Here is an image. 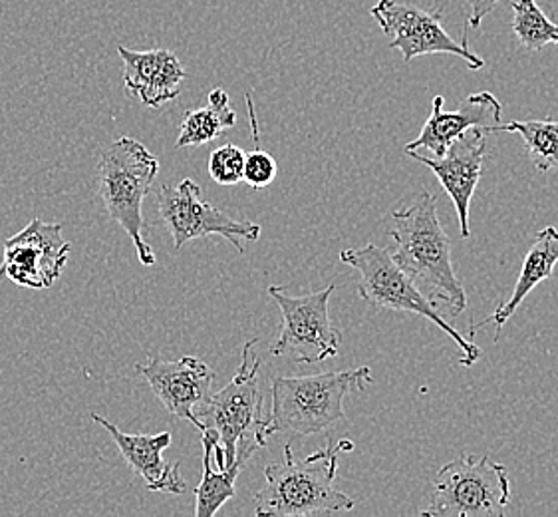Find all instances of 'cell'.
I'll use <instances>...</instances> for the list:
<instances>
[{
  "instance_id": "obj_12",
  "label": "cell",
  "mask_w": 558,
  "mask_h": 517,
  "mask_svg": "<svg viewBox=\"0 0 558 517\" xmlns=\"http://www.w3.org/2000/svg\"><path fill=\"white\" fill-rule=\"evenodd\" d=\"M487 135L489 134L483 128H471L447 147L441 158H427L417 149L408 152L410 158L417 159L420 164H424L436 173L441 188L456 205L463 239L471 236V200L481 180L483 161L487 154Z\"/></svg>"
},
{
  "instance_id": "obj_3",
  "label": "cell",
  "mask_w": 558,
  "mask_h": 517,
  "mask_svg": "<svg viewBox=\"0 0 558 517\" xmlns=\"http://www.w3.org/2000/svg\"><path fill=\"white\" fill-rule=\"evenodd\" d=\"M354 450L350 440L328 444L308 458L296 460L291 444L284 446V461L265 468V485L255 494L258 517L328 516L350 512L356 502L336 490V470L342 452Z\"/></svg>"
},
{
  "instance_id": "obj_16",
  "label": "cell",
  "mask_w": 558,
  "mask_h": 517,
  "mask_svg": "<svg viewBox=\"0 0 558 517\" xmlns=\"http://www.w3.org/2000/svg\"><path fill=\"white\" fill-rule=\"evenodd\" d=\"M92 420L98 422L104 430H108L123 460L128 461L134 473L144 478L147 490L175 495L187 492V484L179 472L181 466L163 460V450L171 446V432L125 434L104 417L92 414Z\"/></svg>"
},
{
  "instance_id": "obj_10",
  "label": "cell",
  "mask_w": 558,
  "mask_h": 517,
  "mask_svg": "<svg viewBox=\"0 0 558 517\" xmlns=\"http://www.w3.org/2000/svg\"><path fill=\"white\" fill-rule=\"evenodd\" d=\"M369 12L380 24L381 33L390 36V48L402 52L403 62L425 55H453L468 60L471 70L485 67V60L471 52L468 36L458 43L446 33L441 11L427 12L398 0H380Z\"/></svg>"
},
{
  "instance_id": "obj_23",
  "label": "cell",
  "mask_w": 558,
  "mask_h": 517,
  "mask_svg": "<svg viewBox=\"0 0 558 517\" xmlns=\"http://www.w3.org/2000/svg\"><path fill=\"white\" fill-rule=\"evenodd\" d=\"M245 161V149L233 146V144H225V146L213 149L207 169H209L213 181H217L219 185H236L243 181Z\"/></svg>"
},
{
  "instance_id": "obj_4",
  "label": "cell",
  "mask_w": 558,
  "mask_h": 517,
  "mask_svg": "<svg viewBox=\"0 0 558 517\" xmlns=\"http://www.w3.org/2000/svg\"><path fill=\"white\" fill-rule=\"evenodd\" d=\"M372 383L374 376L369 366L314 376H275L270 386L272 406L268 412V434H320L347 420L344 398L348 394L362 393Z\"/></svg>"
},
{
  "instance_id": "obj_20",
  "label": "cell",
  "mask_w": 558,
  "mask_h": 517,
  "mask_svg": "<svg viewBox=\"0 0 558 517\" xmlns=\"http://www.w3.org/2000/svg\"><path fill=\"white\" fill-rule=\"evenodd\" d=\"M235 124L236 113L229 104L227 106L209 104L207 108L190 110L181 120L175 147L205 146Z\"/></svg>"
},
{
  "instance_id": "obj_22",
  "label": "cell",
  "mask_w": 558,
  "mask_h": 517,
  "mask_svg": "<svg viewBox=\"0 0 558 517\" xmlns=\"http://www.w3.org/2000/svg\"><path fill=\"white\" fill-rule=\"evenodd\" d=\"M245 100L248 118H251L253 140H255V146L257 147H255L253 154L246 156L243 180H245L251 188L260 190V188H268V185L275 181L279 166H277V159L272 158V156H270L268 152H265V149L260 147V144H258V122L257 113H255V104H253V96L246 94Z\"/></svg>"
},
{
  "instance_id": "obj_19",
  "label": "cell",
  "mask_w": 558,
  "mask_h": 517,
  "mask_svg": "<svg viewBox=\"0 0 558 517\" xmlns=\"http://www.w3.org/2000/svg\"><path fill=\"white\" fill-rule=\"evenodd\" d=\"M513 132L525 142L529 158L541 173H558V120H514L509 124L495 125L492 134Z\"/></svg>"
},
{
  "instance_id": "obj_14",
  "label": "cell",
  "mask_w": 558,
  "mask_h": 517,
  "mask_svg": "<svg viewBox=\"0 0 558 517\" xmlns=\"http://www.w3.org/2000/svg\"><path fill=\"white\" fill-rule=\"evenodd\" d=\"M444 104V96L434 98L432 116L427 118L420 135L405 146V154L424 147L436 158H441L447 147L471 128H483L487 134H492L493 128L501 124V104L492 92L471 94L456 112H446Z\"/></svg>"
},
{
  "instance_id": "obj_1",
  "label": "cell",
  "mask_w": 558,
  "mask_h": 517,
  "mask_svg": "<svg viewBox=\"0 0 558 517\" xmlns=\"http://www.w3.org/2000/svg\"><path fill=\"white\" fill-rule=\"evenodd\" d=\"M258 338L245 342L243 360L235 378L219 393L195 408V428L213 440V460L217 470L245 466L267 446L268 414L258 384L260 359L255 357Z\"/></svg>"
},
{
  "instance_id": "obj_9",
  "label": "cell",
  "mask_w": 558,
  "mask_h": 517,
  "mask_svg": "<svg viewBox=\"0 0 558 517\" xmlns=\"http://www.w3.org/2000/svg\"><path fill=\"white\" fill-rule=\"evenodd\" d=\"M157 205L178 251L193 239L221 236L231 241L239 253H245V241H258L260 237V226L257 224L233 219L205 202L202 188L190 178L175 185H161L157 193Z\"/></svg>"
},
{
  "instance_id": "obj_24",
  "label": "cell",
  "mask_w": 558,
  "mask_h": 517,
  "mask_svg": "<svg viewBox=\"0 0 558 517\" xmlns=\"http://www.w3.org/2000/svg\"><path fill=\"white\" fill-rule=\"evenodd\" d=\"M470 2V26L471 28H480L481 21L492 14L497 7L501 4H511L513 0H468Z\"/></svg>"
},
{
  "instance_id": "obj_2",
  "label": "cell",
  "mask_w": 558,
  "mask_h": 517,
  "mask_svg": "<svg viewBox=\"0 0 558 517\" xmlns=\"http://www.w3.org/2000/svg\"><path fill=\"white\" fill-rule=\"evenodd\" d=\"M391 217L393 261L439 313L447 309L451 318L461 315L468 309V294L453 269L451 243L437 215L436 193H420L410 207L393 212Z\"/></svg>"
},
{
  "instance_id": "obj_15",
  "label": "cell",
  "mask_w": 558,
  "mask_h": 517,
  "mask_svg": "<svg viewBox=\"0 0 558 517\" xmlns=\"http://www.w3.org/2000/svg\"><path fill=\"white\" fill-rule=\"evenodd\" d=\"M123 62V86L147 108H161L181 94V84L187 79L185 68L169 50H130L118 48Z\"/></svg>"
},
{
  "instance_id": "obj_5",
  "label": "cell",
  "mask_w": 558,
  "mask_h": 517,
  "mask_svg": "<svg viewBox=\"0 0 558 517\" xmlns=\"http://www.w3.org/2000/svg\"><path fill=\"white\" fill-rule=\"evenodd\" d=\"M159 171V161L142 142L122 135L101 152L98 183L108 215L134 241L140 263L156 265V253L144 239V200Z\"/></svg>"
},
{
  "instance_id": "obj_13",
  "label": "cell",
  "mask_w": 558,
  "mask_h": 517,
  "mask_svg": "<svg viewBox=\"0 0 558 517\" xmlns=\"http://www.w3.org/2000/svg\"><path fill=\"white\" fill-rule=\"evenodd\" d=\"M135 371L146 378L161 405L173 417L195 426V408L211 396L215 372L197 357L163 360L156 357L147 364H135Z\"/></svg>"
},
{
  "instance_id": "obj_17",
  "label": "cell",
  "mask_w": 558,
  "mask_h": 517,
  "mask_svg": "<svg viewBox=\"0 0 558 517\" xmlns=\"http://www.w3.org/2000/svg\"><path fill=\"white\" fill-rule=\"evenodd\" d=\"M558 263V231L555 227H545L538 236H536L535 243L526 251L525 258H523V269L517 279L513 292L509 297L507 303L501 304L497 311H493V315L485 321H481L480 325L471 326L470 335L473 337L475 330L481 326L493 323L497 328V337L501 333L502 325L514 315V311L521 306L531 291L535 289L536 285L547 281L548 277L553 275V270L557 267Z\"/></svg>"
},
{
  "instance_id": "obj_21",
  "label": "cell",
  "mask_w": 558,
  "mask_h": 517,
  "mask_svg": "<svg viewBox=\"0 0 558 517\" xmlns=\"http://www.w3.org/2000/svg\"><path fill=\"white\" fill-rule=\"evenodd\" d=\"M513 33L526 50L558 46V24L553 23L535 0H513Z\"/></svg>"
},
{
  "instance_id": "obj_11",
  "label": "cell",
  "mask_w": 558,
  "mask_h": 517,
  "mask_svg": "<svg viewBox=\"0 0 558 517\" xmlns=\"http://www.w3.org/2000/svg\"><path fill=\"white\" fill-rule=\"evenodd\" d=\"M72 245L62 237L60 224H45L34 217L23 231L4 241L0 279L26 289H50L66 267Z\"/></svg>"
},
{
  "instance_id": "obj_18",
  "label": "cell",
  "mask_w": 558,
  "mask_h": 517,
  "mask_svg": "<svg viewBox=\"0 0 558 517\" xmlns=\"http://www.w3.org/2000/svg\"><path fill=\"white\" fill-rule=\"evenodd\" d=\"M203 480L195 490V517H213L221 507L236 495V476L241 466H231L227 470H217L213 460V440L202 434Z\"/></svg>"
},
{
  "instance_id": "obj_6",
  "label": "cell",
  "mask_w": 558,
  "mask_h": 517,
  "mask_svg": "<svg viewBox=\"0 0 558 517\" xmlns=\"http://www.w3.org/2000/svg\"><path fill=\"white\" fill-rule=\"evenodd\" d=\"M340 261L360 273L362 279L357 285V294L374 309L408 311L432 321L447 337L453 338L461 350L459 362L463 366H473L483 357V350L449 325L436 306L425 299L424 292L417 289L410 275L403 273L388 249L374 243H368L366 248L344 249L340 253Z\"/></svg>"
},
{
  "instance_id": "obj_7",
  "label": "cell",
  "mask_w": 558,
  "mask_h": 517,
  "mask_svg": "<svg viewBox=\"0 0 558 517\" xmlns=\"http://www.w3.org/2000/svg\"><path fill=\"white\" fill-rule=\"evenodd\" d=\"M511 500L507 468L492 458L463 454L434 478L425 517H502Z\"/></svg>"
},
{
  "instance_id": "obj_8",
  "label": "cell",
  "mask_w": 558,
  "mask_h": 517,
  "mask_svg": "<svg viewBox=\"0 0 558 517\" xmlns=\"http://www.w3.org/2000/svg\"><path fill=\"white\" fill-rule=\"evenodd\" d=\"M336 285L311 294L294 297L284 287H268V294L279 304L282 313V330L272 347V357L292 354L301 364H318L340 352L342 335L330 323L328 303Z\"/></svg>"
}]
</instances>
